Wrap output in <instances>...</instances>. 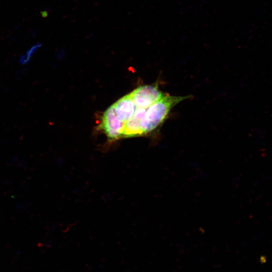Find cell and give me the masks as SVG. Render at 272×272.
<instances>
[{"instance_id":"cell-5","label":"cell","mask_w":272,"mask_h":272,"mask_svg":"<svg viewBox=\"0 0 272 272\" xmlns=\"http://www.w3.org/2000/svg\"><path fill=\"white\" fill-rule=\"evenodd\" d=\"M113 105L118 117L124 122L133 116L137 108L129 94L120 98Z\"/></svg>"},{"instance_id":"cell-4","label":"cell","mask_w":272,"mask_h":272,"mask_svg":"<svg viewBox=\"0 0 272 272\" xmlns=\"http://www.w3.org/2000/svg\"><path fill=\"white\" fill-rule=\"evenodd\" d=\"M147 109L137 108L133 116L124 124L122 138L135 137L144 135L142 128V122Z\"/></svg>"},{"instance_id":"cell-1","label":"cell","mask_w":272,"mask_h":272,"mask_svg":"<svg viewBox=\"0 0 272 272\" xmlns=\"http://www.w3.org/2000/svg\"><path fill=\"white\" fill-rule=\"evenodd\" d=\"M188 96L166 95L147 109L142 122L144 134L151 132L158 127L167 117L171 109Z\"/></svg>"},{"instance_id":"cell-3","label":"cell","mask_w":272,"mask_h":272,"mask_svg":"<svg viewBox=\"0 0 272 272\" xmlns=\"http://www.w3.org/2000/svg\"><path fill=\"white\" fill-rule=\"evenodd\" d=\"M100 127L110 141L122 138L124 123L118 117L113 105L104 112Z\"/></svg>"},{"instance_id":"cell-2","label":"cell","mask_w":272,"mask_h":272,"mask_svg":"<svg viewBox=\"0 0 272 272\" xmlns=\"http://www.w3.org/2000/svg\"><path fill=\"white\" fill-rule=\"evenodd\" d=\"M166 95L159 90L157 85L140 86L129 94L137 108L145 109Z\"/></svg>"}]
</instances>
